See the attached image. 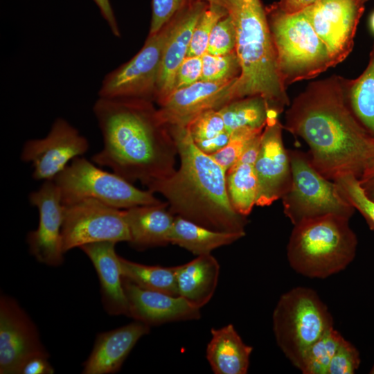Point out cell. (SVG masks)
I'll return each mask as SVG.
<instances>
[{
  "mask_svg": "<svg viewBox=\"0 0 374 374\" xmlns=\"http://www.w3.org/2000/svg\"><path fill=\"white\" fill-rule=\"evenodd\" d=\"M346 81L332 75L310 82L290 105L283 125L305 141L314 167L332 181L349 174L359 179L374 159V139L348 105Z\"/></svg>",
  "mask_w": 374,
  "mask_h": 374,
  "instance_id": "1",
  "label": "cell"
},
{
  "mask_svg": "<svg viewBox=\"0 0 374 374\" xmlns=\"http://www.w3.org/2000/svg\"><path fill=\"white\" fill-rule=\"evenodd\" d=\"M93 111L103 141L91 158L97 166L145 186L176 170V143L152 102L98 97Z\"/></svg>",
  "mask_w": 374,
  "mask_h": 374,
  "instance_id": "2",
  "label": "cell"
},
{
  "mask_svg": "<svg viewBox=\"0 0 374 374\" xmlns=\"http://www.w3.org/2000/svg\"><path fill=\"white\" fill-rule=\"evenodd\" d=\"M168 127L180 166L170 176L149 184L148 190L163 195L175 216L214 231L245 232L247 220L230 202L224 170L194 144L186 127Z\"/></svg>",
  "mask_w": 374,
  "mask_h": 374,
  "instance_id": "3",
  "label": "cell"
},
{
  "mask_svg": "<svg viewBox=\"0 0 374 374\" xmlns=\"http://www.w3.org/2000/svg\"><path fill=\"white\" fill-rule=\"evenodd\" d=\"M223 8L236 31L235 51L241 66L238 98L260 96L280 114L290 100L278 69L265 8L260 0H201Z\"/></svg>",
  "mask_w": 374,
  "mask_h": 374,
  "instance_id": "4",
  "label": "cell"
},
{
  "mask_svg": "<svg viewBox=\"0 0 374 374\" xmlns=\"http://www.w3.org/2000/svg\"><path fill=\"white\" fill-rule=\"evenodd\" d=\"M349 220L328 214L294 225L287 245L291 268L310 278H326L344 270L353 261L358 243Z\"/></svg>",
  "mask_w": 374,
  "mask_h": 374,
  "instance_id": "5",
  "label": "cell"
},
{
  "mask_svg": "<svg viewBox=\"0 0 374 374\" xmlns=\"http://www.w3.org/2000/svg\"><path fill=\"white\" fill-rule=\"evenodd\" d=\"M265 10L278 72L286 87L314 78L332 66L326 46L303 10L287 13L277 3Z\"/></svg>",
  "mask_w": 374,
  "mask_h": 374,
  "instance_id": "6",
  "label": "cell"
},
{
  "mask_svg": "<svg viewBox=\"0 0 374 374\" xmlns=\"http://www.w3.org/2000/svg\"><path fill=\"white\" fill-rule=\"evenodd\" d=\"M333 318L317 292L296 287L283 293L272 314L277 346L300 370L306 352L327 331L334 328Z\"/></svg>",
  "mask_w": 374,
  "mask_h": 374,
  "instance_id": "7",
  "label": "cell"
},
{
  "mask_svg": "<svg viewBox=\"0 0 374 374\" xmlns=\"http://www.w3.org/2000/svg\"><path fill=\"white\" fill-rule=\"evenodd\" d=\"M53 181L64 205L93 199L114 208L127 209L162 202L149 190L138 188L114 172L105 171L82 157L73 159Z\"/></svg>",
  "mask_w": 374,
  "mask_h": 374,
  "instance_id": "8",
  "label": "cell"
},
{
  "mask_svg": "<svg viewBox=\"0 0 374 374\" xmlns=\"http://www.w3.org/2000/svg\"><path fill=\"white\" fill-rule=\"evenodd\" d=\"M289 152L292 179L281 199L283 212L293 226L328 214L350 218L355 209L342 195L335 182L314 167L308 154L300 150Z\"/></svg>",
  "mask_w": 374,
  "mask_h": 374,
  "instance_id": "9",
  "label": "cell"
},
{
  "mask_svg": "<svg viewBox=\"0 0 374 374\" xmlns=\"http://www.w3.org/2000/svg\"><path fill=\"white\" fill-rule=\"evenodd\" d=\"M172 19L157 33L148 35L144 45L132 58L104 77L98 97L155 100L162 55L172 28Z\"/></svg>",
  "mask_w": 374,
  "mask_h": 374,
  "instance_id": "10",
  "label": "cell"
},
{
  "mask_svg": "<svg viewBox=\"0 0 374 374\" xmlns=\"http://www.w3.org/2000/svg\"><path fill=\"white\" fill-rule=\"evenodd\" d=\"M62 236L64 253L89 243L130 239L125 209L93 199L64 205Z\"/></svg>",
  "mask_w": 374,
  "mask_h": 374,
  "instance_id": "11",
  "label": "cell"
},
{
  "mask_svg": "<svg viewBox=\"0 0 374 374\" xmlns=\"http://www.w3.org/2000/svg\"><path fill=\"white\" fill-rule=\"evenodd\" d=\"M88 150L87 138L66 120L57 118L46 136L25 142L21 159L31 163L35 179L51 181Z\"/></svg>",
  "mask_w": 374,
  "mask_h": 374,
  "instance_id": "12",
  "label": "cell"
},
{
  "mask_svg": "<svg viewBox=\"0 0 374 374\" xmlns=\"http://www.w3.org/2000/svg\"><path fill=\"white\" fill-rule=\"evenodd\" d=\"M49 354L35 323L12 298H0V373L21 374L30 359Z\"/></svg>",
  "mask_w": 374,
  "mask_h": 374,
  "instance_id": "13",
  "label": "cell"
},
{
  "mask_svg": "<svg viewBox=\"0 0 374 374\" xmlns=\"http://www.w3.org/2000/svg\"><path fill=\"white\" fill-rule=\"evenodd\" d=\"M279 114L274 109L268 111L266 125L261 134L255 163L258 178L256 205L258 206H270L281 199L291 183L290 152L284 145L283 125L278 120Z\"/></svg>",
  "mask_w": 374,
  "mask_h": 374,
  "instance_id": "14",
  "label": "cell"
},
{
  "mask_svg": "<svg viewBox=\"0 0 374 374\" xmlns=\"http://www.w3.org/2000/svg\"><path fill=\"white\" fill-rule=\"evenodd\" d=\"M326 46L332 66L350 53L364 5L355 0H317L303 10Z\"/></svg>",
  "mask_w": 374,
  "mask_h": 374,
  "instance_id": "15",
  "label": "cell"
},
{
  "mask_svg": "<svg viewBox=\"0 0 374 374\" xmlns=\"http://www.w3.org/2000/svg\"><path fill=\"white\" fill-rule=\"evenodd\" d=\"M28 199L39 212L37 228L26 238L29 251L41 263L60 266L64 253L62 236L64 205L60 191L53 180L45 181L30 193Z\"/></svg>",
  "mask_w": 374,
  "mask_h": 374,
  "instance_id": "16",
  "label": "cell"
},
{
  "mask_svg": "<svg viewBox=\"0 0 374 374\" xmlns=\"http://www.w3.org/2000/svg\"><path fill=\"white\" fill-rule=\"evenodd\" d=\"M238 79L220 82L199 80L175 90L157 109L160 121L168 127H186L200 114L211 109L218 110L238 100Z\"/></svg>",
  "mask_w": 374,
  "mask_h": 374,
  "instance_id": "17",
  "label": "cell"
},
{
  "mask_svg": "<svg viewBox=\"0 0 374 374\" xmlns=\"http://www.w3.org/2000/svg\"><path fill=\"white\" fill-rule=\"evenodd\" d=\"M127 317L149 326L198 320L200 308L179 296L144 289L123 278Z\"/></svg>",
  "mask_w": 374,
  "mask_h": 374,
  "instance_id": "18",
  "label": "cell"
},
{
  "mask_svg": "<svg viewBox=\"0 0 374 374\" xmlns=\"http://www.w3.org/2000/svg\"><path fill=\"white\" fill-rule=\"evenodd\" d=\"M208 3L190 0L172 19L160 66L155 100L160 105L175 89L177 70L187 56L195 26Z\"/></svg>",
  "mask_w": 374,
  "mask_h": 374,
  "instance_id": "19",
  "label": "cell"
},
{
  "mask_svg": "<svg viewBox=\"0 0 374 374\" xmlns=\"http://www.w3.org/2000/svg\"><path fill=\"white\" fill-rule=\"evenodd\" d=\"M150 326L138 321L98 335L93 350L83 364L84 374L118 372L137 341Z\"/></svg>",
  "mask_w": 374,
  "mask_h": 374,
  "instance_id": "20",
  "label": "cell"
},
{
  "mask_svg": "<svg viewBox=\"0 0 374 374\" xmlns=\"http://www.w3.org/2000/svg\"><path fill=\"white\" fill-rule=\"evenodd\" d=\"M116 244L112 241H102L82 245L80 249L89 257L96 269L105 311L112 316H127V301L119 256L115 250Z\"/></svg>",
  "mask_w": 374,
  "mask_h": 374,
  "instance_id": "21",
  "label": "cell"
},
{
  "mask_svg": "<svg viewBox=\"0 0 374 374\" xmlns=\"http://www.w3.org/2000/svg\"><path fill=\"white\" fill-rule=\"evenodd\" d=\"M130 232L129 243L136 249L166 246L175 215L167 202L157 204L139 205L125 209Z\"/></svg>",
  "mask_w": 374,
  "mask_h": 374,
  "instance_id": "22",
  "label": "cell"
},
{
  "mask_svg": "<svg viewBox=\"0 0 374 374\" xmlns=\"http://www.w3.org/2000/svg\"><path fill=\"white\" fill-rule=\"evenodd\" d=\"M220 270V264L211 253L176 266L178 296L201 309L215 294Z\"/></svg>",
  "mask_w": 374,
  "mask_h": 374,
  "instance_id": "23",
  "label": "cell"
},
{
  "mask_svg": "<svg viewBox=\"0 0 374 374\" xmlns=\"http://www.w3.org/2000/svg\"><path fill=\"white\" fill-rule=\"evenodd\" d=\"M206 357L215 374H246L253 350L232 324L212 328Z\"/></svg>",
  "mask_w": 374,
  "mask_h": 374,
  "instance_id": "24",
  "label": "cell"
},
{
  "mask_svg": "<svg viewBox=\"0 0 374 374\" xmlns=\"http://www.w3.org/2000/svg\"><path fill=\"white\" fill-rule=\"evenodd\" d=\"M261 134L249 144L238 161L226 172V189L230 202L234 210L244 217L251 213L256 202L258 178L255 163Z\"/></svg>",
  "mask_w": 374,
  "mask_h": 374,
  "instance_id": "25",
  "label": "cell"
},
{
  "mask_svg": "<svg viewBox=\"0 0 374 374\" xmlns=\"http://www.w3.org/2000/svg\"><path fill=\"white\" fill-rule=\"evenodd\" d=\"M244 235L245 232L214 231L175 216L170 243L178 245L197 256L210 254L212 251L231 244Z\"/></svg>",
  "mask_w": 374,
  "mask_h": 374,
  "instance_id": "26",
  "label": "cell"
},
{
  "mask_svg": "<svg viewBox=\"0 0 374 374\" xmlns=\"http://www.w3.org/2000/svg\"><path fill=\"white\" fill-rule=\"evenodd\" d=\"M346 96L357 121L374 138V43L365 70L357 78L347 79Z\"/></svg>",
  "mask_w": 374,
  "mask_h": 374,
  "instance_id": "27",
  "label": "cell"
},
{
  "mask_svg": "<svg viewBox=\"0 0 374 374\" xmlns=\"http://www.w3.org/2000/svg\"><path fill=\"white\" fill-rule=\"evenodd\" d=\"M123 278L144 289L178 296L176 266L147 265L119 256Z\"/></svg>",
  "mask_w": 374,
  "mask_h": 374,
  "instance_id": "28",
  "label": "cell"
},
{
  "mask_svg": "<svg viewBox=\"0 0 374 374\" xmlns=\"http://www.w3.org/2000/svg\"><path fill=\"white\" fill-rule=\"evenodd\" d=\"M186 127L194 144L209 155L222 149L231 136L221 114L216 109L200 114Z\"/></svg>",
  "mask_w": 374,
  "mask_h": 374,
  "instance_id": "29",
  "label": "cell"
},
{
  "mask_svg": "<svg viewBox=\"0 0 374 374\" xmlns=\"http://www.w3.org/2000/svg\"><path fill=\"white\" fill-rule=\"evenodd\" d=\"M269 105L260 96L246 97L235 100L218 109L227 131L249 127H265Z\"/></svg>",
  "mask_w": 374,
  "mask_h": 374,
  "instance_id": "30",
  "label": "cell"
},
{
  "mask_svg": "<svg viewBox=\"0 0 374 374\" xmlns=\"http://www.w3.org/2000/svg\"><path fill=\"white\" fill-rule=\"evenodd\" d=\"M341 333L331 328L308 350L300 371L303 374H328L330 362L344 339Z\"/></svg>",
  "mask_w": 374,
  "mask_h": 374,
  "instance_id": "31",
  "label": "cell"
},
{
  "mask_svg": "<svg viewBox=\"0 0 374 374\" xmlns=\"http://www.w3.org/2000/svg\"><path fill=\"white\" fill-rule=\"evenodd\" d=\"M264 127H242L231 133L227 143L210 156L226 172L240 159L249 144L263 131Z\"/></svg>",
  "mask_w": 374,
  "mask_h": 374,
  "instance_id": "32",
  "label": "cell"
},
{
  "mask_svg": "<svg viewBox=\"0 0 374 374\" xmlns=\"http://www.w3.org/2000/svg\"><path fill=\"white\" fill-rule=\"evenodd\" d=\"M202 71L200 80L220 82L238 78L241 66L236 53L215 55L208 53L202 56Z\"/></svg>",
  "mask_w": 374,
  "mask_h": 374,
  "instance_id": "33",
  "label": "cell"
},
{
  "mask_svg": "<svg viewBox=\"0 0 374 374\" xmlns=\"http://www.w3.org/2000/svg\"><path fill=\"white\" fill-rule=\"evenodd\" d=\"M342 195L365 219L374 231V200L365 193L359 179L353 175H345L334 180Z\"/></svg>",
  "mask_w": 374,
  "mask_h": 374,
  "instance_id": "34",
  "label": "cell"
},
{
  "mask_svg": "<svg viewBox=\"0 0 374 374\" xmlns=\"http://www.w3.org/2000/svg\"><path fill=\"white\" fill-rule=\"evenodd\" d=\"M226 15V11L221 6L208 3L195 26L187 56L202 57L206 53L209 37L213 28L221 19Z\"/></svg>",
  "mask_w": 374,
  "mask_h": 374,
  "instance_id": "35",
  "label": "cell"
},
{
  "mask_svg": "<svg viewBox=\"0 0 374 374\" xmlns=\"http://www.w3.org/2000/svg\"><path fill=\"white\" fill-rule=\"evenodd\" d=\"M236 31L231 17L227 15L213 28L206 53L215 55H224L235 50Z\"/></svg>",
  "mask_w": 374,
  "mask_h": 374,
  "instance_id": "36",
  "label": "cell"
},
{
  "mask_svg": "<svg viewBox=\"0 0 374 374\" xmlns=\"http://www.w3.org/2000/svg\"><path fill=\"white\" fill-rule=\"evenodd\" d=\"M360 362V355L357 348L344 339L330 362L328 374H354Z\"/></svg>",
  "mask_w": 374,
  "mask_h": 374,
  "instance_id": "37",
  "label": "cell"
},
{
  "mask_svg": "<svg viewBox=\"0 0 374 374\" xmlns=\"http://www.w3.org/2000/svg\"><path fill=\"white\" fill-rule=\"evenodd\" d=\"M190 0H152L148 35L157 33Z\"/></svg>",
  "mask_w": 374,
  "mask_h": 374,
  "instance_id": "38",
  "label": "cell"
},
{
  "mask_svg": "<svg viewBox=\"0 0 374 374\" xmlns=\"http://www.w3.org/2000/svg\"><path fill=\"white\" fill-rule=\"evenodd\" d=\"M202 71V57L186 56L177 70L174 91L188 87L200 80Z\"/></svg>",
  "mask_w": 374,
  "mask_h": 374,
  "instance_id": "39",
  "label": "cell"
},
{
  "mask_svg": "<svg viewBox=\"0 0 374 374\" xmlns=\"http://www.w3.org/2000/svg\"><path fill=\"white\" fill-rule=\"evenodd\" d=\"M48 357L37 356L30 359L22 368L21 374H52L54 369Z\"/></svg>",
  "mask_w": 374,
  "mask_h": 374,
  "instance_id": "40",
  "label": "cell"
},
{
  "mask_svg": "<svg viewBox=\"0 0 374 374\" xmlns=\"http://www.w3.org/2000/svg\"><path fill=\"white\" fill-rule=\"evenodd\" d=\"M98 7L100 14L107 22L112 34L117 37H120L121 30L119 29L114 10L109 0H93Z\"/></svg>",
  "mask_w": 374,
  "mask_h": 374,
  "instance_id": "41",
  "label": "cell"
},
{
  "mask_svg": "<svg viewBox=\"0 0 374 374\" xmlns=\"http://www.w3.org/2000/svg\"><path fill=\"white\" fill-rule=\"evenodd\" d=\"M317 0H279L278 6L287 13H294L305 9Z\"/></svg>",
  "mask_w": 374,
  "mask_h": 374,
  "instance_id": "42",
  "label": "cell"
},
{
  "mask_svg": "<svg viewBox=\"0 0 374 374\" xmlns=\"http://www.w3.org/2000/svg\"><path fill=\"white\" fill-rule=\"evenodd\" d=\"M360 184L366 195L371 199L374 200V176L364 181H360Z\"/></svg>",
  "mask_w": 374,
  "mask_h": 374,
  "instance_id": "43",
  "label": "cell"
},
{
  "mask_svg": "<svg viewBox=\"0 0 374 374\" xmlns=\"http://www.w3.org/2000/svg\"><path fill=\"white\" fill-rule=\"evenodd\" d=\"M374 139V138H373ZM374 176V159L364 171L359 179L360 181H364Z\"/></svg>",
  "mask_w": 374,
  "mask_h": 374,
  "instance_id": "44",
  "label": "cell"
},
{
  "mask_svg": "<svg viewBox=\"0 0 374 374\" xmlns=\"http://www.w3.org/2000/svg\"><path fill=\"white\" fill-rule=\"evenodd\" d=\"M369 25L372 32L374 33V12L371 14L370 17Z\"/></svg>",
  "mask_w": 374,
  "mask_h": 374,
  "instance_id": "45",
  "label": "cell"
},
{
  "mask_svg": "<svg viewBox=\"0 0 374 374\" xmlns=\"http://www.w3.org/2000/svg\"><path fill=\"white\" fill-rule=\"evenodd\" d=\"M355 1L360 4L364 5V3L368 0H355Z\"/></svg>",
  "mask_w": 374,
  "mask_h": 374,
  "instance_id": "46",
  "label": "cell"
},
{
  "mask_svg": "<svg viewBox=\"0 0 374 374\" xmlns=\"http://www.w3.org/2000/svg\"><path fill=\"white\" fill-rule=\"evenodd\" d=\"M371 374H374V364L369 372Z\"/></svg>",
  "mask_w": 374,
  "mask_h": 374,
  "instance_id": "47",
  "label": "cell"
}]
</instances>
